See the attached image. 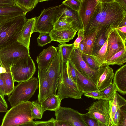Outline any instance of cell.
Listing matches in <instances>:
<instances>
[{
	"label": "cell",
	"instance_id": "cell-1",
	"mask_svg": "<svg viewBox=\"0 0 126 126\" xmlns=\"http://www.w3.org/2000/svg\"><path fill=\"white\" fill-rule=\"evenodd\" d=\"M126 17V11L116 0H98L84 31V37L110 26L117 28Z\"/></svg>",
	"mask_w": 126,
	"mask_h": 126
},
{
	"label": "cell",
	"instance_id": "cell-2",
	"mask_svg": "<svg viewBox=\"0 0 126 126\" xmlns=\"http://www.w3.org/2000/svg\"><path fill=\"white\" fill-rule=\"evenodd\" d=\"M68 61L63 58L60 50L57 95L60 101L64 99L68 98L80 99L83 94L79 90L76 84L73 81L69 75L68 68Z\"/></svg>",
	"mask_w": 126,
	"mask_h": 126
},
{
	"label": "cell",
	"instance_id": "cell-3",
	"mask_svg": "<svg viewBox=\"0 0 126 126\" xmlns=\"http://www.w3.org/2000/svg\"><path fill=\"white\" fill-rule=\"evenodd\" d=\"M27 20L23 16L0 23V49L17 41Z\"/></svg>",
	"mask_w": 126,
	"mask_h": 126
},
{
	"label": "cell",
	"instance_id": "cell-4",
	"mask_svg": "<svg viewBox=\"0 0 126 126\" xmlns=\"http://www.w3.org/2000/svg\"><path fill=\"white\" fill-rule=\"evenodd\" d=\"M32 102L19 103L6 112L1 126H16L33 121L32 115Z\"/></svg>",
	"mask_w": 126,
	"mask_h": 126
},
{
	"label": "cell",
	"instance_id": "cell-5",
	"mask_svg": "<svg viewBox=\"0 0 126 126\" xmlns=\"http://www.w3.org/2000/svg\"><path fill=\"white\" fill-rule=\"evenodd\" d=\"M30 56L29 50L17 41L0 49V63L6 71L19 59Z\"/></svg>",
	"mask_w": 126,
	"mask_h": 126
},
{
	"label": "cell",
	"instance_id": "cell-6",
	"mask_svg": "<svg viewBox=\"0 0 126 126\" xmlns=\"http://www.w3.org/2000/svg\"><path fill=\"white\" fill-rule=\"evenodd\" d=\"M39 88L37 77H32L29 80L18 84L15 86L8 100L12 107L19 103L27 101L34 94Z\"/></svg>",
	"mask_w": 126,
	"mask_h": 126
},
{
	"label": "cell",
	"instance_id": "cell-7",
	"mask_svg": "<svg viewBox=\"0 0 126 126\" xmlns=\"http://www.w3.org/2000/svg\"><path fill=\"white\" fill-rule=\"evenodd\" d=\"M10 69L14 82L19 83L27 81L33 77L36 67L30 56L19 59Z\"/></svg>",
	"mask_w": 126,
	"mask_h": 126
},
{
	"label": "cell",
	"instance_id": "cell-8",
	"mask_svg": "<svg viewBox=\"0 0 126 126\" xmlns=\"http://www.w3.org/2000/svg\"><path fill=\"white\" fill-rule=\"evenodd\" d=\"M69 60L80 73L91 81L96 85L99 75L100 69L99 70L96 71L89 67L82 59V53L79 48H74L70 54Z\"/></svg>",
	"mask_w": 126,
	"mask_h": 126
},
{
	"label": "cell",
	"instance_id": "cell-9",
	"mask_svg": "<svg viewBox=\"0 0 126 126\" xmlns=\"http://www.w3.org/2000/svg\"><path fill=\"white\" fill-rule=\"evenodd\" d=\"M65 20L72 23V28L77 31L83 30L82 24L78 12L63 4L57 6L54 13L53 22Z\"/></svg>",
	"mask_w": 126,
	"mask_h": 126
},
{
	"label": "cell",
	"instance_id": "cell-10",
	"mask_svg": "<svg viewBox=\"0 0 126 126\" xmlns=\"http://www.w3.org/2000/svg\"><path fill=\"white\" fill-rule=\"evenodd\" d=\"M57 6H52L42 11L39 16L36 17L33 33L49 34L54 28V16Z\"/></svg>",
	"mask_w": 126,
	"mask_h": 126
},
{
	"label": "cell",
	"instance_id": "cell-11",
	"mask_svg": "<svg viewBox=\"0 0 126 126\" xmlns=\"http://www.w3.org/2000/svg\"><path fill=\"white\" fill-rule=\"evenodd\" d=\"M108 100H99L94 102L87 113L102 123L109 126L110 121Z\"/></svg>",
	"mask_w": 126,
	"mask_h": 126
},
{
	"label": "cell",
	"instance_id": "cell-12",
	"mask_svg": "<svg viewBox=\"0 0 126 126\" xmlns=\"http://www.w3.org/2000/svg\"><path fill=\"white\" fill-rule=\"evenodd\" d=\"M55 114L57 121H67L74 126H87L82 114L71 108L61 107Z\"/></svg>",
	"mask_w": 126,
	"mask_h": 126
},
{
	"label": "cell",
	"instance_id": "cell-13",
	"mask_svg": "<svg viewBox=\"0 0 126 126\" xmlns=\"http://www.w3.org/2000/svg\"><path fill=\"white\" fill-rule=\"evenodd\" d=\"M58 47L56 55L46 70L51 93L55 95H57L60 65V50Z\"/></svg>",
	"mask_w": 126,
	"mask_h": 126
},
{
	"label": "cell",
	"instance_id": "cell-14",
	"mask_svg": "<svg viewBox=\"0 0 126 126\" xmlns=\"http://www.w3.org/2000/svg\"><path fill=\"white\" fill-rule=\"evenodd\" d=\"M126 42H124L118 32L117 29L112 30L109 33L108 38L107 54L106 61L116 53L124 48H126Z\"/></svg>",
	"mask_w": 126,
	"mask_h": 126
},
{
	"label": "cell",
	"instance_id": "cell-15",
	"mask_svg": "<svg viewBox=\"0 0 126 126\" xmlns=\"http://www.w3.org/2000/svg\"><path fill=\"white\" fill-rule=\"evenodd\" d=\"M98 0H81L78 11L84 31L87 25L98 2Z\"/></svg>",
	"mask_w": 126,
	"mask_h": 126
},
{
	"label": "cell",
	"instance_id": "cell-16",
	"mask_svg": "<svg viewBox=\"0 0 126 126\" xmlns=\"http://www.w3.org/2000/svg\"><path fill=\"white\" fill-rule=\"evenodd\" d=\"M58 47L51 46L43 49L37 57V62L38 69L46 70L56 55Z\"/></svg>",
	"mask_w": 126,
	"mask_h": 126
},
{
	"label": "cell",
	"instance_id": "cell-17",
	"mask_svg": "<svg viewBox=\"0 0 126 126\" xmlns=\"http://www.w3.org/2000/svg\"><path fill=\"white\" fill-rule=\"evenodd\" d=\"M38 77L39 92L38 96V102L40 103L51 94L47 76V70L38 69Z\"/></svg>",
	"mask_w": 126,
	"mask_h": 126
},
{
	"label": "cell",
	"instance_id": "cell-18",
	"mask_svg": "<svg viewBox=\"0 0 126 126\" xmlns=\"http://www.w3.org/2000/svg\"><path fill=\"white\" fill-rule=\"evenodd\" d=\"M114 75L113 69L109 65L101 66L96 85L97 88L101 90L109 86L112 83Z\"/></svg>",
	"mask_w": 126,
	"mask_h": 126
},
{
	"label": "cell",
	"instance_id": "cell-19",
	"mask_svg": "<svg viewBox=\"0 0 126 126\" xmlns=\"http://www.w3.org/2000/svg\"><path fill=\"white\" fill-rule=\"evenodd\" d=\"M36 17L28 19L24 24L17 41L22 44L29 50L30 41L33 33Z\"/></svg>",
	"mask_w": 126,
	"mask_h": 126
},
{
	"label": "cell",
	"instance_id": "cell-20",
	"mask_svg": "<svg viewBox=\"0 0 126 126\" xmlns=\"http://www.w3.org/2000/svg\"><path fill=\"white\" fill-rule=\"evenodd\" d=\"M27 12L18 5L0 8V23L15 17L26 16Z\"/></svg>",
	"mask_w": 126,
	"mask_h": 126
},
{
	"label": "cell",
	"instance_id": "cell-21",
	"mask_svg": "<svg viewBox=\"0 0 126 126\" xmlns=\"http://www.w3.org/2000/svg\"><path fill=\"white\" fill-rule=\"evenodd\" d=\"M77 31L73 29L66 30H57L53 29L49 34L52 41L58 42L60 44H62L69 42L73 39Z\"/></svg>",
	"mask_w": 126,
	"mask_h": 126
},
{
	"label": "cell",
	"instance_id": "cell-22",
	"mask_svg": "<svg viewBox=\"0 0 126 126\" xmlns=\"http://www.w3.org/2000/svg\"><path fill=\"white\" fill-rule=\"evenodd\" d=\"M114 29L113 27L108 25L103 27L96 32L92 55L98 52L106 41L110 32Z\"/></svg>",
	"mask_w": 126,
	"mask_h": 126
},
{
	"label": "cell",
	"instance_id": "cell-23",
	"mask_svg": "<svg viewBox=\"0 0 126 126\" xmlns=\"http://www.w3.org/2000/svg\"><path fill=\"white\" fill-rule=\"evenodd\" d=\"M113 83L117 91L125 95L126 93V64L123 65L114 74Z\"/></svg>",
	"mask_w": 126,
	"mask_h": 126
},
{
	"label": "cell",
	"instance_id": "cell-24",
	"mask_svg": "<svg viewBox=\"0 0 126 126\" xmlns=\"http://www.w3.org/2000/svg\"><path fill=\"white\" fill-rule=\"evenodd\" d=\"M110 121L109 126L110 125L113 118L116 112L122 107L126 106V101L123 97L116 92L114 96L108 100Z\"/></svg>",
	"mask_w": 126,
	"mask_h": 126
},
{
	"label": "cell",
	"instance_id": "cell-25",
	"mask_svg": "<svg viewBox=\"0 0 126 126\" xmlns=\"http://www.w3.org/2000/svg\"><path fill=\"white\" fill-rule=\"evenodd\" d=\"M77 74L76 84L79 90L83 94L99 90L96 85L82 75L75 68Z\"/></svg>",
	"mask_w": 126,
	"mask_h": 126
},
{
	"label": "cell",
	"instance_id": "cell-26",
	"mask_svg": "<svg viewBox=\"0 0 126 126\" xmlns=\"http://www.w3.org/2000/svg\"><path fill=\"white\" fill-rule=\"evenodd\" d=\"M61 102L57 95L52 94L46 98L40 104L43 113L47 110L56 112L61 107Z\"/></svg>",
	"mask_w": 126,
	"mask_h": 126
},
{
	"label": "cell",
	"instance_id": "cell-27",
	"mask_svg": "<svg viewBox=\"0 0 126 126\" xmlns=\"http://www.w3.org/2000/svg\"><path fill=\"white\" fill-rule=\"evenodd\" d=\"M0 76L4 83L5 88V95L9 96L13 91L14 81L10 69L1 74Z\"/></svg>",
	"mask_w": 126,
	"mask_h": 126
},
{
	"label": "cell",
	"instance_id": "cell-28",
	"mask_svg": "<svg viewBox=\"0 0 126 126\" xmlns=\"http://www.w3.org/2000/svg\"><path fill=\"white\" fill-rule=\"evenodd\" d=\"M126 62V48H124L106 61L103 65H117L121 66Z\"/></svg>",
	"mask_w": 126,
	"mask_h": 126
},
{
	"label": "cell",
	"instance_id": "cell-29",
	"mask_svg": "<svg viewBox=\"0 0 126 126\" xmlns=\"http://www.w3.org/2000/svg\"><path fill=\"white\" fill-rule=\"evenodd\" d=\"M48 1L41 0H13L15 4L27 12L32 10L39 2Z\"/></svg>",
	"mask_w": 126,
	"mask_h": 126
},
{
	"label": "cell",
	"instance_id": "cell-30",
	"mask_svg": "<svg viewBox=\"0 0 126 126\" xmlns=\"http://www.w3.org/2000/svg\"><path fill=\"white\" fill-rule=\"evenodd\" d=\"M96 35V33H94L84 37V50L82 53L92 55V50Z\"/></svg>",
	"mask_w": 126,
	"mask_h": 126
},
{
	"label": "cell",
	"instance_id": "cell-31",
	"mask_svg": "<svg viewBox=\"0 0 126 126\" xmlns=\"http://www.w3.org/2000/svg\"><path fill=\"white\" fill-rule=\"evenodd\" d=\"M108 38L104 44L96 54L92 55L101 66L104 65L106 60L107 54V46Z\"/></svg>",
	"mask_w": 126,
	"mask_h": 126
},
{
	"label": "cell",
	"instance_id": "cell-32",
	"mask_svg": "<svg viewBox=\"0 0 126 126\" xmlns=\"http://www.w3.org/2000/svg\"><path fill=\"white\" fill-rule=\"evenodd\" d=\"M58 46L63 58L66 61H68L71 53L74 48V43L60 44L58 45Z\"/></svg>",
	"mask_w": 126,
	"mask_h": 126
},
{
	"label": "cell",
	"instance_id": "cell-33",
	"mask_svg": "<svg viewBox=\"0 0 126 126\" xmlns=\"http://www.w3.org/2000/svg\"><path fill=\"white\" fill-rule=\"evenodd\" d=\"M82 57L84 61L91 69L96 71L99 70L101 66V65L92 55L82 53Z\"/></svg>",
	"mask_w": 126,
	"mask_h": 126
},
{
	"label": "cell",
	"instance_id": "cell-34",
	"mask_svg": "<svg viewBox=\"0 0 126 126\" xmlns=\"http://www.w3.org/2000/svg\"><path fill=\"white\" fill-rule=\"evenodd\" d=\"M32 115L33 119H40L42 117L43 112L40 105L38 102H32Z\"/></svg>",
	"mask_w": 126,
	"mask_h": 126
},
{
	"label": "cell",
	"instance_id": "cell-35",
	"mask_svg": "<svg viewBox=\"0 0 126 126\" xmlns=\"http://www.w3.org/2000/svg\"><path fill=\"white\" fill-rule=\"evenodd\" d=\"M101 91L106 100H109L113 98L117 90L115 85L112 83L109 86Z\"/></svg>",
	"mask_w": 126,
	"mask_h": 126
},
{
	"label": "cell",
	"instance_id": "cell-36",
	"mask_svg": "<svg viewBox=\"0 0 126 126\" xmlns=\"http://www.w3.org/2000/svg\"><path fill=\"white\" fill-rule=\"evenodd\" d=\"M72 29V22L65 20L57 21L54 25L53 29L57 30H69Z\"/></svg>",
	"mask_w": 126,
	"mask_h": 126
},
{
	"label": "cell",
	"instance_id": "cell-37",
	"mask_svg": "<svg viewBox=\"0 0 126 126\" xmlns=\"http://www.w3.org/2000/svg\"><path fill=\"white\" fill-rule=\"evenodd\" d=\"M82 115L87 126H108L90 117L87 113L82 114Z\"/></svg>",
	"mask_w": 126,
	"mask_h": 126
},
{
	"label": "cell",
	"instance_id": "cell-38",
	"mask_svg": "<svg viewBox=\"0 0 126 126\" xmlns=\"http://www.w3.org/2000/svg\"><path fill=\"white\" fill-rule=\"evenodd\" d=\"M81 0H66L63 1L62 4L75 11L78 12L79 9Z\"/></svg>",
	"mask_w": 126,
	"mask_h": 126
},
{
	"label": "cell",
	"instance_id": "cell-39",
	"mask_svg": "<svg viewBox=\"0 0 126 126\" xmlns=\"http://www.w3.org/2000/svg\"><path fill=\"white\" fill-rule=\"evenodd\" d=\"M38 45L43 47L46 44L49 43L52 41L51 38L49 34L39 33V35L37 39Z\"/></svg>",
	"mask_w": 126,
	"mask_h": 126
},
{
	"label": "cell",
	"instance_id": "cell-40",
	"mask_svg": "<svg viewBox=\"0 0 126 126\" xmlns=\"http://www.w3.org/2000/svg\"><path fill=\"white\" fill-rule=\"evenodd\" d=\"M84 95L93 99L106 100L101 90H97L83 93Z\"/></svg>",
	"mask_w": 126,
	"mask_h": 126
},
{
	"label": "cell",
	"instance_id": "cell-41",
	"mask_svg": "<svg viewBox=\"0 0 126 126\" xmlns=\"http://www.w3.org/2000/svg\"><path fill=\"white\" fill-rule=\"evenodd\" d=\"M126 110L122 107L120 109L119 117L117 126H126Z\"/></svg>",
	"mask_w": 126,
	"mask_h": 126
},
{
	"label": "cell",
	"instance_id": "cell-42",
	"mask_svg": "<svg viewBox=\"0 0 126 126\" xmlns=\"http://www.w3.org/2000/svg\"><path fill=\"white\" fill-rule=\"evenodd\" d=\"M68 68L69 73L71 79L76 84L77 74L76 69L74 65L69 60L68 61Z\"/></svg>",
	"mask_w": 126,
	"mask_h": 126
},
{
	"label": "cell",
	"instance_id": "cell-43",
	"mask_svg": "<svg viewBox=\"0 0 126 126\" xmlns=\"http://www.w3.org/2000/svg\"><path fill=\"white\" fill-rule=\"evenodd\" d=\"M77 35L78 37L73 43L74 46V48L75 49L79 48L80 43L82 40L84 39V30H78Z\"/></svg>",
	"mask_w": 126,
	"mask_h": 126
},
{
	"label": "cell",
	"instance_id": "cell-44",
	"mask_svg": "<svg viewBox=\"0 0 126 126\" xmlns=\"http://www.w3.org/2000/svg\"><path fill=\"white\" fill-rule=\"evenodd\" d=\"M55 120V119L52 118L47 121H34V122L36 126H54Z\"/></svg>",
	"mask_w": 126,
	"mask_h": 126
},
{
	"label": "cell",
	"instance_id": "cell-45",
	"mask_svg": "<svg viewBox=\"0 0 126 126\" xmlns=\"http://www.w3.org/2000/svg\"><path fill=\"white\" fill-rule=\"evenodd\" d=\"M15 4L13 0H0V8L11 7Z\"/></svg>",
	"mask_w": 126,
	"mask_h": 126
},
{
	"label": "cell",
	"instance_id": "cell-46",
	"mask_svg": "<svg viewBox=\"0 0 126 126\" xmlns=\"http://www.w3.org/2000/svg\"><path fill=\"white\" fill-rule=\"evenodd\" d=\"M54 126H74L71 123L66 121H57L55 120Z\"/></svg>",
	"mask_w": 126,
	"mask_h": 126
},
{
	"label": "cell",
	"instance_id": "cell-47",
	"mask_svg": "<svg viewBox=\"0 0 126 126\" xmlns=\"http://www.w3.org/2000/svg\"><path fill=\"white\" fill-rule=\"evenodd\" d=\"M119 109L115 113L113 118L110 125H117L119 117Z\"/></svg>",
	"mask_w": 126,
	"mask_h": 126
},
{
	"label": "cell",
	"instance_id": "cell-48",
	"mask_svg": "<svg viewBox=\"0 0 126 126\" xmlns=\"http://www.w3.org/2000/svg\"><path fill=\"white\" fill-rule=\"evenodd\" d=\"M5 88L3 82L0 76V94L4 96L5 95Z\"/></svg>",
	"mask_w": 126,
	"mask_h": 126
},
{
	"label": "cell",
	"instance_id": "cell-49",
	"mask_svg": "<svg viewBox=\"0 0 126 126\" xmlns=\"http://www.w3.org/2000/svg\"><path fill=\"white\" fill-rule=\"evenodd\" d=\"M118 2L122 8L126 11V0H116Z\"/></svg>",
	"mask_w": 126,
	"mask_h": 126
},
{
	"label": "cell",
	"instance_id": "cell-50",
	"mask_svg": "<svg viewBox=\"0 0 126 126\" xmlns=\"http://www.w3.org/2000/svg\"><path fill=\"white\" fill-rule=\"evenodd\" d=\"M8 111L7 108L0 101V112H6Z\"/></svg>",
	"mask_w": 126,
	"mask_h": 126
},
{
	"label": "cell",
	"instance_id": "cell-51",
	"mask_svg": "<svg viewBox=\"0 0 126 126\" xmlns=\"http://www.w3.org/2000/svg\"><path fill=\"white\" fill-rule=\"evenodd\" d=\"M16 126H36L33 121L28 122Z\"/></svg>",
	"mask_w": 126,
	"mask_h": 126
},
{
	"label": "cell",
	"instance_id": "cell-52",
	"mask_svg": "<svg viewBox=\"0 0 126 126\" xmlns=\"http://www.w3.org/2000/svg\"><path fill=\"white\" fill-rule=\"evenodd\" d=\"M84 42V39L82 40L80 42L79 47L78 48L82 54L83 53V51Z\"/></svg>",
	"mask_w": 126,
	"mask_h": 126
},
{
	"label": "cell",
	"instance_id": "cell-53",
	"mask_svg": "<svg viewBox=\"0 0 126 126\" xmlns=\"http://www.w3.org/2000/svg\"><path fill=\"white\" fill-rule=\"evenodd\" d=\"M0 101L3 104L5 107L8 108L7 104L5 100L4 97L0 94Z\"/></svg>",
	"mask_w": 126,
	"mask_h": 126
},
{
	"label": "cell",
	"instance_id": "cell-54",
	"mask_svg": "<svg viewBox=\"0 0 126 126\" xmlns=\"http://www.w3.org/2000/svg\"><path fill=\"white\" fill-rule=\"evenodd\" d=\"M117 29V30L122 33L126 34V26L118 27Z\"/></svg>",
	"mask_w": 126,
	"mask_h": 126
},
{
	"label": "cell",
	"instance_id": "cell-55",
	"mask_svg": "<svg viewBox=\"0 0 126 126\" xmlns=\"http://www.w3.org/2000/svg\"><path fill=\"white\" fill-rule=\"evenodd\" d=\"M126 17H125L122 22H121L119 26L118 27H121L125 26H126Z\"/></svg>",
	"mask_w": 126,
	"mask_h": 126
},
{
	"label": "cell",
	"instance_id": "cell-56",
	"mask_svg": "<svg viewBox=\"0 0 126 126\" xmlns=\"http://www.w3.org/2000/svg\"><path fill=\"white\" fill-rule=\"evenodd\" d=\"M6 72V70L2 66L0 63V75L1 74Z\"/></svg>",
	"mask_w": 126,
	"mask_h": 126
},
{
	"label": "cell",
	"instance_id": "cell-57",
	"mask_svg": "<svg viewBox=\"0 0 126 126\" xmlns=\"http://www.w3.org/2000/svg\"><path fill=\"white\" fill-rule=\"evenodd\" d=\"M110 126H117L114 125H112Z\"/></svg>",
	"mask_w": 126,
	"mask_h": 126
}]
</instances>
